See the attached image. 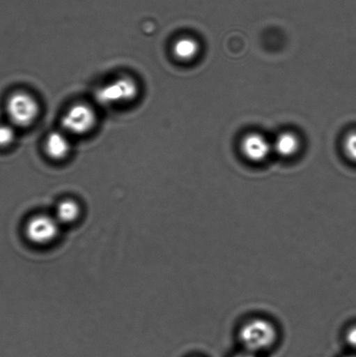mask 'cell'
Instances as JSON below:
<instances>
[{"label":"cell","instance_id":"2","mask_svg":"<svg viewBox=\"0 0 356 357\" xmlns=\"http://www.w3.org/2000/svg\"><path fill=\"white\" fill-rule=\"evenodd\" d=\"M61 229V225L54 215L36 213L24 225V236L34 246L47 247L58 239Z\"/></svg>","mask_w":356,"mask_h":357},{"label":"cell","instance_id":"10","mask_svg":"<svg viewBox=\"0 0 356 357\" xmlns=\"http://www.w3.org/2000/svg\"><path fill=\"white\" fill-rule=\"evenodd\" d=\"M299 139L292 132H284L278 136L273 149L279 155L291 157L295 155L299 149Z\"/></svg>","mask_w":356,"mask_h":357},{"label":"cell","instance_id":"9","mask_svg":"<svg viewBox=\"0 0 356 357\" xmlns=\"http://www.w3.org/2000/svg\"><path fill=\"white\" fill-rule=\"evenodd\" d=\"M199 48L198 42L193 38H181L173 45V54L180 61H189L198 54Z\"/></svg>","mask_w":356,"mask_h":357},{"label":"cell","instance_id":"8","mask_svg":"<svg viewBox=\"0 0 356 357\" xmlns=\"http://www.w3.org/2000/svg\"><path fill=\"white\" fill-rule=\"evenodd\" d=\"M71 149V145L66 135L61 132L49 135L45 142V151L50 158L59 160L65 158Z\"/></svg>","mask_w":356,"mask_h":357},{"label":"cell","instance_id":"12","mask_svg":"<svg viewBox=\"0 0 356 357\" xmlns=\"http://www.w3.org/2000/svg\"><path fill=\"white\" fill-rule=\"evenodd\" d=\"M343 149L348 158L356 162V132H352L346 136L343 142Z\"/></svg>","mask_w":356,"mask_h":357},{"label":"cell","instance_id":"7","mask_svg":"<svg viewBox=\"0 0 356 357\" xmlns=\"http://www.w3.org/2000/svg\"><path fill=\"white\" fill-rule=\"evenodd\" d=\"M82 215V208L76 199L66 198L56 206L54 216L61 226L72 225L78 222Z\"/></svg>","mask_w":356,"mask_h":357},{"label":"cell","instance_id":"15","mask_svg":"<svg viewBox=\"0 0 356 357\" xmlns=\"http://www.w3.org/2000/svg\"><path fill=\"white\" fill-rule=\"evenodd\" d=\"M346 357H356V356H346Z\"/></svg>","mask_w":356,"mask_h":357},{"label":"cell","instance_id":"3","mask_svg":"<svg viewBox=\"0 0 356 357\" xmlns=\"http://www.w3.org/2000/svg\"><path fill=\"white\" fill-rule=\"evenodd\" d=\"M40 105L36 99L26 92L14 93L6 102V113L13 126L29 127L40 114Z\"/></svg>","mask_w":356,"mask_h":357},{"label":"cell","instance_id":"4","mask_svg":"<svg viewBox=\"0 0 356 357\" xmlns=\"http://www.w3.org/2000/svg\"><path fill=\"white\" fill-rule=\"evenodd\" d=\"M137 83L131 78L114 80L97 91L96 99L104 106L128 102L138 96Z\"/></svg>","mask_w":356,"mask_h":357},{"label":"cell","instance_id":"14","mask_svg":"<svg viewBox=\"0 0 356 357\" xmlns=\"http://www.w3.org/2000/svg\"><path fill=\"white\" fill-rule=\"evenodd\" d=\"M235 357H257V356H256V353L245 351L244 352L240 353V354L237 355Z\"/></svg>","mask_w":356,"mask_h":357},{"label":"cell","instance_id":"5","mask_svg":"<svg viewBox=\"0 0 356 357\" xmlns=\"http://www.w3.org/2000/svg\"><path fill=\"white\" fill-rule=\"evenodd\" d=\"M97 116L93 107L86 104H76L63 115V128L69 134L82 135L92 131L95 127Z\"/></svg>","mask_w":356,"mask_h":357},{"label":"cell","instance_id":"13","mask_svg":"<svg viewBox=\"0 0 356 357\" xmlns=\"http://www.w3.org/2000/svg\"><path fill=\"white\" fill-rule=\"evenodd\" d=\"M346 341L348 345L356 349V325L348 328L346 333Z\"/></svg>","mask_w":356,"mask_h":357},{"label":"cell","instance_id":"1","mask_svg":"<svg viewBox=\"0 0 356 357\" xmlns=\"http://www.w3.org/2000/svg\"><path fill=\"white\" fill-rule=\"evenodd\" d=\"M239 338L245 351L258 353L267 351L274 344L277 331L270 321L254 318L240 328Z\"/></svg>","mask_w":356,"mask_h":357},{"label":"cell","instance_id":"6","mask_svg":"<svg viewBox=\"0 0 356 357\" xmlns=\"http://www.w3.org/2000/svg\"><path fill=\"white\" fill-rule=\"evenodd\" d=\"M272 146L270 142L258 134H250L243 139L242 150L247 159L254 162H263L271 152Z\"/></svg>","mask_w":356,"mask_h":357},{"label":"cell","instance_id":"11","mask_svg":"<svg viewBox=\"0 0 356 357\" xmlns=\"http://www.w3.org/2000/svg\"><path fill=\"white\" fill-rule=\"evenodd\" d=\"M15 136L13 125L0 124V148L12 145Z\"/></svg>","mask_w":356,"mask_h":357}]
</instances>
